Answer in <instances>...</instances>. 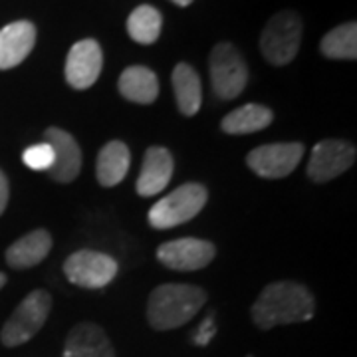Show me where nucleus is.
<instances>
[{
  "mask_svg": "<svg viewBox=\"0 0 357 357\" xmlns=\"http://www.w3.org/2000/svg\"><path fill=\"white\" fill-rule=\"evenodd\" d=\"M316 298L304 284L292 280L272 282L252 304V321L260 330L302 324L314 318Z\"/></svg>",
  "mask_w": 357,
  "mask_h": 357,
  "instance_id": "obj_1",
  "label": "nucleus"
},
{
  "mask_svg": "<svg viewBox=\"0 0 357 357\" xmlns=\"http://www.w3.org/2000/svg\"><path fill=\"white\" fill-rule=\"evenodd\" d=\"M206 304V292L192 284L157 286L147 302V319L157 332L189 324Z\"/></svg>",
  "mask_w": 357,
  "mask_h": 357,
  "instance_id": "obj_2",
  "label": "nucleus"
},
{
  "mask_svg": "<svg viewBox=\"0 0 357 357\" xmlns=\"http://www.w3.org/2000/svg\"><path fill=\"white\" fill-rule=\"evenodd\" d=\"M208 192L201 183H185L151 206L147 220L153 229L165 230L189 222L204 208Z\"/></svg>",
  "mask_w": 357,
  "mask_h": 357,
  "instance_id": "obj_3",
  "label": "nucleus"
},
{
  "mask_svg": "<svg viewBox=\"0 0 357 357\" xmlns=\"http://www.w3.org/2000/svg\"><path fill=\"white\" fill-rule=\"evenodd\" d=\"M302 44V18L292 10L274 14L262 30L260 50L272 66H286Z\"/></svg>",
  "mask_w": 357,
  "mask_h": 357,
  "instance_id": "obj_4",
  "label": "nucleus"
},
{
  "mask_svg": "<svg viewBox=\"0 0 357 357\" xmlns=\"http://www.w3.org/2000/svg\"><path fill=\"white\" fill-rule=\"evenodd\" d=\"M52 296L46 290H34L26 296L13 312V316L6 319L0 342L6 347H16L30 342L36 333L44 328L46 319L50 316Z\"/></svg>",
  "mask_w": 357,
  "mask_h": 357,
  "instance_id": "obj_5",
  "label": "nucleus"
},
{
  "mask_svg": "<svg viewBox=\"0 0 357 357\" xmlns=\"http://www.w3.org/2000/svg\"><path fill=\"white\" fill-rule=\"evenodd\" d=\"M211 82L220 100H234L246 88L248 68L243 54L229 42H220L211 52Z\"/></svg>",
  "mask_w": 357,
  "mask_h": 357,
  "instance_id": "obj_6",
  "label": "nucleus"
},
{
  "mask_svg": "<svg viewBox=\"0 0 357 357\" xmlns=\"http://www.w3.org/2000/svg\"><path fill=\"white\" fill-rule=\"evenodd\" d=\"M304 157V143H268L252 149L246 157V165L262 178L288 177L296 171Z\"/></svg>",
  "mask_w": 357,
  "mask_h": 357,
  "instance_id": "obj_7",
  "label": "nucleus"
},
{
  "mask_svg": "<svg viewBox=\"0 0 357 357\" xmlns=\"http://www.w3.org/2000/svg\"><path fill=\"white\" fill-rule=\"evenodd\" d=\"M64 274L72 284L79 288H103L114 280L117 274V262L112 256L96 250H77L68 256L64 262Z\"/></svg>",
  "mask_w": 357,
  "mask_h": 357,
  "instance_id": "obj_8",
  "label": "nucleus"
},
{
  "mask_svg": "<svg viewBox=\"0 0 357 357\" xmlns=\"http://www.w3.org/2000/svg\"><path fill=\"white\" fill-rule=\"evenodd\" d=\"M356 161V145L344 139L319 141L307 161V177L314 183H328L345 173Z\"/></svg>",
  "mask_w": 357,
  "mask_h": 357,
  "instance_id": "obj_9",
  "label": "nucleus"
},
{
  "mask_svg": "<svg viewBox=\"0 0 357 357\" xmlns=\"http://www.w3.org/2000/svg\"><path fill=\"white\" fill-rule=\"evenodd\" d=\"M217 255L215 244L203 238H177L157 248V260L177 272H192L208 266Z\"/></svg>",
  "mask_w": 357,
  "mask_h": 357,
  "instance_id": "obj_10",
  "label": "nucleus"
},
{
  "mask_svg": "<svg viewBox=\"0 0 357 357\" xmlns=\"http://www.w3.org/2000/svg\"><path fill=\"white\" fill-rule=\"evenodd\" d=\"M103 54L96 40L86 38L76 42L66 60V79L72 88H91L102 74Z\"/></svg>",
  "mask_w": 357,
  "mask_h": 357,
  "instance_id": "obj_11",
  "label": "nucleus"
},
{
  "mask_svg": "<svg viewBox=\"0 0 357 357\" xmlns=\"http://www.w3.org/2000/svg\"><path fill=\"white\" fill-rule=\"evenodd\" d=\"M44 139L54 151V163L48 169V175L58 183H72L82 169V149L66 129L48 128L44 131Z\"/></svg>",
  "mask_w": 357,
  "mask_h": 357,
  "instance_id": "obj_12",
  "label": "nucleus"
},
{
  "mask_svg": "<svg viewBox=\"0 0 357 357\" xmlns=\"http://www.w3.org/2000/svg\"><path fill=\"white\" fill-rule=\"evenodd\" d=\"M173 169H175V161L169 149L159 145L149 147L145 151L141 173L137 177V195L155 197L165 191V187L173 177Z\"/></svg>",
  "mask_w": 357,
  "mask_h": 357,
  "instance_id": "obj_13",
  "label": "nucleus"
},
{
  "mask_svg": "<svg viewBox=\"0 0 357 357\" xmlns=\"http://www.w3.org/2000/svg\"><path fill=\"white\" fill-rule=\"evenodd\" d=\"M36 44V28L28 20H18L0 30V70L22 64Z\"/></svg>",
  "mask_w": 357,
  "mask_h": 357,
  "instance_id": "obj_14",
  "label": "nucleus"
},
{
  "mask_svg": "<svg viewBox=\"0 0 357 357\" xmlns=\"http://www.w3.org/2000/svg\"><path fill=\"white\" fill-rule=\"evenodd\" d=\"M62 357H115V351L100 326L82 321L68 333Z\"/></svg>",
  "mask_w": 357,
  "mask_h": 357,
  "instance_id": "obj_15",
  "label": "nucleus"
},
{
  "mask_svg": "<svg viewBox=\"0 0 357 357\" xmlns=\"http://www.w3.org/2000/svg\"><path fill=\"white\" fill-rule=\"evenodd\" d=\"M52 250V236L48 230L36 229L20 236L16 243L6 250L8 266L16 270H26L40 264Z\"/></svg>",
  "mask_w": 357,
  "mask_h": 357,
  "instance_id": "obj_16",
  "label": "nucleus"
},
{
  "mask_svg": "<svg viewBox=\"0 0 357 357\" xmlns=\"http://www.w3.org/2000/svg\"><path fill=\"white\" fill-rule=\"evenodd\" d=\"M117 86H119V93L128 102L141 103V105L153 103L159 96V79L153 70L145 66H129L128 70L121 72Z\"/></svg>",
  "mask_w": 357,
  "mask_h": 357,
  "instance_id": "obj_17",
  "label": "nucleus"
},
{
  "mask_svg": "<svg viewBox=\"0 0 357 357\" xmlns=\"http://www.w3.org/2000/svg\"><path fill=\"white\" fill-rule=\"evenodd\" d=\"M131 153L123 141H109L102 147L96 163V177L102 187L119 185L129 171Z\"/></svg>",
  "mask_w": 357,
  "mask_h": 357,
  "instance_id": "obj_18",
  "label": "nucleus"
},
{
  "mask_svg": "<svg viewBox=\"0 0 357 357\" xmlns=\"http://www.w3.org/2000/svg\"><path fill=\"white\" fill-rule=\"evenodd\" d=\"M171 79H173L178 112L187 117L199 114L203 103V88H201V77L195 72V68L181 62L175 66Z\"/></svg>",
  "mask_w": 357,
  "mask_h": 357,
  "instance_id": "obj_19",
  "label": "nucleus"
},
{
  "mask_svg": "<svg viewBox=\"0 0 357 357\" xmlns=\"http://www.w3.org/2000/svg\"><path fill=\"white\" fill-rule=\"evenodd\" d=\"M274 121V114L266 105L260 103H246L243 107L230 112L222 117L220 129L229 135H248L260 129H266Z\"/></svg>",
  "mask_w": 357,
  "mask_h": 357,
  "instance_id": "obj_20",
  "label": "nucleus"
},
{
  "mask_svg": "<svg viewBox=\"0 0 357 357\" xmlns=\"http://www.w3.org/2000/svg\"><path fill=\"white\" fill-rule=\"evenodd\" d=\"M319 50L330 60H356L357 58V24L337 26L330 30L319 44Z\"/></svg>",
  "mask_w": 357,
  "mask_h": 357,
  "instance_id": "obj_21",
  "label": "nucleus"
},
{
  "mask_svg": "<svg viewBox=\"0 0 357 357\" xmlns=\"http://www.w3.org/2000/svg\"><path fill=\"white\" fill-rule=\"evenodd\" d=\"M161 26H163L161 13L149 4H141L129 14L128 34L137 44H153L161 34Z\"/></svg>",
  "mask_w": 357,
  "mask_h": 357,
  "instance_id": "obj_22",
  "label": "nucleus"
},
{
  "mask_svg": "<svg viewBox=\"0 0 357 357\" xmlns=\"http://www.w3.org/2000/svg\"><path fill=\"white\" fill-rule=\"evenodd\" d=\"M22 161L32 171H48L54 163V151L46 141L36 143V145H30L22 153Z\"/></svg>",
  "mask_w": 357,
  "mask_h": 357,
  "instance_id": "obj_23",
  "label": "nucleus"
},
{
  "mask_svg": "<svg viewBox=\"0 0 357 357\" xmlns=\"http://www.w3.org/2000/svg\"><path fill=\"white\" fill-rule=\"evenodd\" d=\"M217 333V326H215V314H211L208 318H204V321L197 328V332L192 333V344L195 345H208L211 340Z\"/></svg>",
  "mask_w": 357,
  "mask_h": 357,
  "instance_id": "obj_24",
  "label": "nucleus"
},
{
  "mask_svg": "<svg viewBox=\"0 0 357 357\" xmlns=\"http://www.w3.org/2000/svg\"><path fill=\"white\" fill-rule=\"evenodd\" d=\"M8 197H10V187H8V178L0 171V215L4 213L6 204H8Z\"/></svg>",
  "mask_w": 357,
  "mask_h": 357,
  "instance_id": "obj_25",
  "label": "nucleus"
},
{
  "mask_svg": "<svg viewBox=\"0 0 357 357\" xmlns=\"http://www.w3.org/2000/svg\"><path fill=\"white\" fill-rule=\"evenodd\" d=\"M171 2H175L177 6H189L192 0H171Z\"/></svg>",
  "mask_w": 357,
  "mask_h": 357,
  "instance_id": "obj_26",
  "label": "nucleus"
},
{
  "mask_svg": "<svg viewBox=\"0 0 357 357\" xmlns=\"http://www.w3.org/2000/svg\"><path fill=\"white\" fill-rule=\"evenodd\" d=\"M4 284H6V276L0 272V290H2V286H4Z\"/></svg>",
  "mask_w": 357,
  "mask_h": 357,
  "instance_id": "obj_27",
  "label": "nucleus"
}]
</instances>
